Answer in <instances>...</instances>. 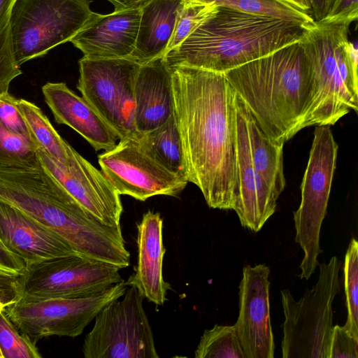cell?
Returning a JSON list of instances; mask_svg holds the SVG:
<instances>
[{
	"label": "cell",
	"instance_id": "obj_1",
	"mask_svg": "<svg viewBox=\"0 0 358 358\" xmlns=\"http://www.w3.org/2000/svg\"><path fill=\"white\" fill-rule=\"evenodd\" d=\"M171 69L187 181L199 187L210 208L233 210L238 190L236 93L222 73Z\"/></svg>",
	"mask_w": 358,
	"mask_h": 358
},
{
	"label": "cell",
	"instance_id": "obj_2",
	"mask_svg": "<svg viewBox=\"0 0 358 358\" xmlns=\"http://www.w3.org/2000/svg\"><path fill=\"white\" fill-rule=\"evenodd\" d=\"M0 201L63 238L78 255L124 268L129 265L121 226H107L77 205L42 167L0 168Z\"/></svg>",
	"mask_w": 358,
	"mask_h": 358
},
{
	"label": "cell",
	"instance_id": "obj_3",
	"mask_svg": "<svg viewBox=\"0 0 358 358\" xmlns=\"http://www.w3.org/2000/svg\"><path fill=\"white\" fill-rule=\"evenodd\" d=\"M224 75L272 142L284 145L308 127L312 82L300 41Z\"/></svg>",
	"mask_w": 358,
	"mask_h": 358
},
{
	"label": "cell",
	"instance_id": "obj_4",
	"mask_svg": "<svg viewBox=\"0 0 358 358\" xmlns=\"http://www.w3.org/2000/svg\"><path fill=\"white\" fill-rule=\"evenodd\" d=\"M306 26L219 6L164 57L170 68L186 66L224 73L301 41Z\"/></svg>",
	"mask_w": 358,
	"mask_h": 358
},
{
	"label": "cell",
	"instance_id": "obj_5",
	"mask_svg": "<svg viewBox=\"0 0 358 358\" xmlns=\"http://www.w3.org/2000/svg\"><path fill=\"white\" fill-rule=\"evenodd\" d=\"M350 24L314 22L301 43L312 82L308 127L332 126L358 109V48L348 38Z\"/></svg>",
	"mask_w": 358,
	"mask_h": 358
},
{
	"label": "cell",
	"instance_id": "obj_6",
	"mask_svg": "<svg viewBox=\"0 0 358 358\" xmlns=\"http://www.w3.org/2000/svg\"><path fill=\"white\" fill-rule=\"evenodd\" d=\"M341 262L334 256L319 264L317 282L296 300L288 289L281 291L285 321L283 358H329L333 330V301L340 291Z\"/></svg>",
	"mask_w": 358,
	"mask_h": 358
},
{
	"label": "cell",
	"instance_id": "obj_7",
	"mask_svg": "<svg viewBox=\"0 0 358 358\" xmlns=\"http://www.w3.org/2000/svg\"><path fill=\"white\" fill-rule=\"evenodd\" d=\"M90 0H16L10 24L19 66L71 40L99 13Z\"/></svg>",
	"mask_w": 358,
	"mask_h": 358
},
{
	"label": "cell",
	"instance_id": "obj_8",
	"mask_svg": "<svg viewBox=\"0 0 358 358\" xmlns=\"http://www.w3.org/2000/svg\"><path fill=\"white\" fill-rule=\"evenodd\" d=\"M338 145L330 126H315L309 158L301 184V202L293 213L295 241L303 258L301 279L308 280L319 266L320 230L327 213L336 168Z\"/></svg>",
	"mask_w": 358,
	"mask_h": 358
},
{
	"label": "cell",
	"instance_id": "obj_9",
	"mask_svg": "<svg viewBox=\"0 0 358 358\" xmlns=\"http://www.w3.org/2000/svg\"><path fill=\"white\" fill-rule=\"evenodd\" d=\"M128 285L125 280L87 293L43 299L21 298L4 311L31 341L52 336L76 337L109 303L119 299Z\"/></svg>",
	"mask_w": 358,
	"mask_h": 358
},
{
	"label": "cell",
	"instance_id": "obj_10",
	"mask_svg": "<svg viewBox=\"0 0 358 358\" xmlns=\"http://www.w3.org/2000/svg\"><path fill=\"white\" fill-rule=\"evenodd\" d=\"M136 286L107 304L84 338L85 358H158L154 335Z\"/></svg>",
	"mask_w": 358,
	"mask_h": 358
},
{
	"label": "cell",
	"instance_id": "obj_11",
	"mask_svg": "<svg viewBox=\"0 0 358 358\" xmlns=\"http://www.w3.org/2000/svg\"><path fill=\"white\" fill-rule=\"evenodd\" d=\"M77 89L120 140L136 138L134 87L140 64L130 57L78 62Z\"/></svg>",
	"mask_w": 358,
	"mask_h": 358
},
{
	"label": "cell",
	"instance_id": "obj_12",
	"mask_svg": "<svg viewBox=\"0 0 358 358\" xmlns=\"http://www.w3.org/2000/svg\"><path fill=\"white\" fill-rule=\"evenodd\" d=\"M117 267L78 254L25 267L22 298L43 299L75 296L124 280Z\"/></svg>",
	"mask_w": 358,
	"mask_h": 358
},
{
	"label": "cell",
	"instance_id": "obj_13",
	"mask_svg": "<svg viewBox=\"0 0 358 358\" xmlns=\"http://www.w3.org/2000/svg\"><path fill=\"white\" fill-rule=\"evenodd\" d=\"M101 172L120 195L144 201L157 195L176 196L187 181L149 156L135 138H124L98 156Z\"/></svg>",
	"mask_w": 358,
	"mask_h": 358
},
{
	"label": "cell",
	"instance_id": "obj_14",
	"mask_svg": "<svg viewBox=\"0 0 358 358\" xmlns=\"http://www.w3.org/2000/svg\"><path fill=\"white\" fill-rule=\"evenodd\" d=\"M36 154L42 167L85 212L107 226H121L120 194L101 171L73 148L67 166L40 149Z\"/></svg>",
	"mask_w": 358,
	"mask_h": 358
},
{
	"label": "cell",
	"instance_id": "obj_15",
	"mask_svg": "<svg viewBox=\"0 0 358 358\" xmlns=\"http://www.w3.org/2000/svg\"><path fill=\"white\" fill-rule=\"evenodd\" d=\"M270 268L264 264L245 266L239 285V314L234 324L245 358H273L270 317Z\"/></svg>",
	"mask_w": 358,
	"mask_h": 358
},
{
	"label": "cell",
	"instance_id": "obj_16",
	"mask_svg": "<svg viewBox=\"0 0 358 358\" xmlns=\"http://www.w3.org/2000/svg\"><path fill=\"white\" fill-rule=\"evenodd\" d=\"M237 182L233 207L241 225L259 231L275 212L278 199L254 166L247 124L248 108L236 94Z\"/></svg>",
	"mask_w": 358,
	"mask_h": 358
},
{
	"label": "cell",
	"instance_id": "obj_17",
	"mask_svg": "<svg viewBox=\"0 0 358 358\" xmlns=\"http://www.w3.org/2000/svg\"><path fill=\"white\" fill-rule=\"evenodd\" d=\"M0 238L10 254L24 267L76 254L57 234L1 201Z\"/></svg>",
	"mask_w": 358,
	"mask_h": 358
},
{
	"label": "cell",
	"instance_id": "obj_18",
	"mask_svg": "<svg viewBox=\"0 0 358 358\" xmlns=\"http://www.w3.org/2000/svg\"><path fill=\"white\" fill-rule=\"evenodd\" d=\"M141 7L99 13L70 42L88 59L129 57L136 45Z\"/></svg>",
	"mask_w": 358,
	"mask_h": 358
},
{
	"label": "cell",
	"instance_id": "obj_19",
	"mask_svg": "<svg viewBox=\"0 0 358 358\" xmlns=\"http://www.w3.org/2000/svg\"><path fill=\"white\" fill-rule=\"evenodd\" d=\"M44 101L57 124H65L83 137L96 150H108L119 139L115 131L83 96L65 83L48 82L43 85Z\"/></svg>",
	"mask_w": 358,
	"mask_h": 358
},
{
	"label": "cell",
	"instance_id": "obj_20",
	"mask_svg": "<svg viewBox=\"0 0 358 358\" xmlns=\"http://www.w3.org/2000/svg\"><path fill=\"white\" fill-rule=\"evenodd\" d=\"M134 122L140 134L165 123L173 113L172 71L164 56L140 66L134 87Z\"/></svg>",
	"mask_w": 358,
	"mask_h": 358
},
{
	"label": "cell",
	"instance_id": "obj_21",
	"mask_svg": "<svg viewBox=\"0 0 358 358\" xmlns=\"http://www.w3.org/2000/svg\"><path fill=\"white\" fill-rule=\"evenodd\" d=\"M163 220L159 213L148 210L138 224V259L135 272L127 281L134 285L143 298L157 306L166 301L170 289L163 277L162 264L166 248L162 239Z\"/></svg>",
	"mask_w": 358,
	"mask_h": 358
},
{
	"label": "cell",
	"instance_id": "obj_22",
	"mask_svg": "<svg viewBox=\"0 0 358 358\" xmlns=\"http://www.w3.org/2000/svg\"><path fill=\"white\" fill-rule=\"evenodd\" d=\"M185 0H148L141 15L134 50L129 57L140 65L164 56Z\"/></svg>",
	"mask_w": 358,
	"mask_h": 358
},
{
	"label": "cell",
	"instance_id": "obj_23",
	"mask_svg": "<svg viewBox=\"0 0 358 358\" xmlns=\"http://www.w3.org/2000/svg\"><path fill=\"white\" fill-rule=\"evenodd\" d=\"M247 124L252 163L277 199L286 182L283 169V145L272 142L248 109Z\"/></svg>",
	"mask_w": 358,
	"mask_h": 358
},
{
	"label": "cell",
	"instance_id": "obj_24",
	"mask_svg": "<svg viewBox=\"0 0 358 358\" xmlns=\"http://www.w3.org/2000/svg\"><path fill=\"white\" fill-rule=\"evenodd\" d=\"M135 139L149 156L187 181L182 144L173 113L165 123L140 134Z\"/></svg>",
	"mask_w": 358,
	"mask_h": 358
},
{
	"label": "cell",
	"instance_id": "obj_25",
	"mask_svg": "<svg viewBox=\"0 0 358 358\" xmlns=\"http://www.w3.org/2000/svg\"><path fill=\"white\" fill-rule=\"evenodd\" d=\"M17 104L38 149L60 163L69 165L72 147L57 133L41 109L23 99H17Z\"/></svg>",
	"mask_w": 358,
	"mask_h": 358
},
{
	"label": "cell",
	"instance_id": "obj_26",
	"mask_svg": "<svg viewBox=\"0 0 358 358\" xmlns=\"http://www.w3.org/2000/svg\"><path fill=\"white\" fill-rule=\"evenodd\" d=\"M196 358H245L234 325L206 329L194 352Z\"/></svg>",
	"mask_w": 358,
	"mask_h": 358
},
{
	"label": "cell",
	"instance_id": "obj_27",
	"mask_svg": "<svg viewBox=\"0 0 358 358\" xmlns=\"http://www.w3.org/2000/svg\"><path fill=\"white\" fill-rule=\"evenodd\" d=\"M244 13L272 17L306 26L314 20L307 13L285 6L275 0H203Z\"/></svg>",
	"mask_w": 358,
	"mask_h": 358
},
{
	"label": "cell",
	"instance_id": "obj_28",
	"mask_svg": "<svg viewBox=\"0 0 358 358\" xmlns=\"http://www.w3.org/2000/svg\"><path fill=\"white\" fill-rule=\"evenodd\" d=\"M37 150L31 136L15 134L0 122V168L34 166Z\"/></svg>",
	"mask_w": 358,
	"mask_h": 358
},
{
	"label": "cell",
	"instance_id": "obj_29",
	"mask_svg": "<svg viewBox=\"0 0 358 358\" xmlns=\"http://www.w3.org/2000/svg\"><path fill=\"white\" fill-rule=\"evenodd\" d=\"M218 8L219 6L212 1L185 0L166 52L180 44L196 28L213 16Z\"/></svg>",
	"mask_w": 358,
	"mask_h": 358
},
{
	"label": "cell",
	"instance_id": "obj_30",
	"mask_svg": "<svg viewBox=\"0 0 358 358\" xmlns=\"http://www.w3.org/2000/svg\"><path fill=\"white\" fill-rule=\"evenodd\" d=\"M344 288L348 317L344 327L358 338V243L352 238L345 255Z\"/></svg>",
	"mask_w": 358,
	"mask_h": 358
},
{
	"label": "cell",
	"instance_id": "obj_31",
	"mask_svg": "<svg viewBox=\"0 0 358 358\" xmlns=\"http://www.w3.org/2000/svg\"><path fill=\"white\" fill-rule=\"evenodd\" d=\"M36 344L17 329L4 310L0 313V350L3 358H41Z\"/></svg>",
	"mask_w": 358,
	"mask_h": 358
},
{
	"label": "cell",
	"instance_id": "obj_32",
	"mask_svg": "<svg viewBox=\"0 0 358 358\" xmlns=\"http://www.w3.org/2000/svg\"><path fill=\"white\" fill-rule=\"evenodd\" d=\"M13 50L10 20L0 30V95L8 92L10 84L22 73Z\"/></svg>",
	"mask_w": 358,
	"mask_h": 358
},
{
	"label": "cell",
	"instance_id": "obj_33",
	"mask_svg": "<svg viewBox=\"0 0 358 358\" xmlns=\"http://www.w3.org/2000/svg\"><path fill=\"white\" fill-rule=\"evenodd\" d=\"M24 269L0 259V301L6 306L22 296Z\"/></svg>",
	"mask_w": 358,
	"mask_h": 358
},
{
	"label": "cell",
	"instance_id": "obj_34",
	"mask_svg": "<svg viewBox=\"0 0 358 358\" xmlns=\"http://www.w3.org/2000/svg\"><path fill=\"white\" fill-rule=\"evenodd\" d=\"M17 101L9 92L0 95V122L15 134L31 136L18 108Z\"/></svg>",
	"mask_w": 358,
	"mask_h": 358
},
{
	"label": "cell",
	"instance_id": "obj_35",
	"mask_svg": "<svg viewBox=\"0 0 358 358\" xmlns=\"http://www.w3.org/2000/svg\"><path fill=\"white\" fill-rule=\"evenodd\" d=\"M358 338L354 337L344 326L334 325L329 358H357Z\"/></svg>",
	"mask_w": 358,
	"mask_h": 358
},
{
	"label": "cell",
	"instance_id": "obj_36",
	"mask_svg": "<svg viewBox=\"0 0 358 358\" xmlns=\"http://www.w3.org/2000/svg\"><path fill=\"white\" fill-rule=\"evenodd\" d=\"M358 17V0H334L322 21L351 24Z\"/></svg>",
	"mask_w": 358,
	"mask_h": 358
},
{
	"label": "cell",
	"instance_id": "obj_37",
	"mask_svg": "<svg viewBox=\"0 0 358 358\" xmlns=\"http://www.w3.org/2000/svg\"><path fill=\"white\" fill-rule=\"evenodd\" d=\"M308 1L314 21H322L326 15L327 0H308Z\"/></svg>",
	"mask_w": 358,
	"mask_h": 358
},
{
	"label": "cell",
	"instance_id": "obj_38",
	"mask_svg": "<svg viewBox=\"0 0 358 358\" xmlns=\"http://www.w3.org/2000/svg\"><path fill=\"white\" fill-rule=\"evenodd\" d=\"M285 6L308 14L311 17V8L308 0H275ZM313 18V17H312Z\"/></svg>",
	"mask_w": 358,
	"mask_h": 358
},
{
	"label": "cell",
	"instance_id": "obj_39",
	"mask_svg": "<svg viewBox=\"0 0 358 358\" xmlns=\"http://www.w3.org/2000/svg\"><path fill=\"white\" fill-rule=\"evenodd\" d=\"M115 7V11H120L141 7L148 0H108Z\"/></svg>",
	"mask_w": 358,
	"mask_h": 358
},
{
	"label": "cell",
	"instance_id": "obj_40",
	"mask_svg": "<svg viewBox=\"0 0 358 358\" xmlns=\"http://www.w3.org/2000/svg\"><path fill=\"white\" fill-rule=\"evenodd\" d=\"M16 0H0V30L10 20L11 10Z\"/></svg>",
	"mask_w": 358,
	"mask_h": 358
},
{
	"label": "cell",
	"instance_id": "obj_41",
	"mask_svg": "<svg viewBox=\"0 0 358 358\" xmlns=\"http://www.w3.org/2000/svg\"><path fill=\"white\" fill-rule=\"evenodd\" d=\"M1 254H3L5 255H6L7 257H8L10 258V259L11 260V262L17 266L18 267H21V268H24V266L23 265H22L21 264H20L10 254V252H8V250L6 249V248L4 246V245L3 244L1 238H0V259H3L1 258Z\"/></svg>",
	"mask_w": 358,
	"mask_h": 358
},
{
	"label": "cell",
	"instance_id": "obj_42",
	"mask_svg": "<svg viewBox=\"0 0 358 358\" xmlns=\"http://www.w3.org/2000/svg\"><path fill=\"white\" fill-rule=\"evenodd\" d=\"M6 307V306L0 301V313L2 310H3ZM0 358H3V356L1 353V350H0Z\"/></svg>",
	"mask_w": 358,
	"mask_h": 358
},
{
	"label": "cell",
	"instance_id": "obj_43",
	"mask_svg": "<svg viewBox=\"0 0 358 358\" xmlns=\"http://www.w3.org/2000/svg\"><path fill=\"white\" fill-rule=\"evenodd\" d=\"M333 1H334V0H327L326 15H327V12L329 11V8L331 6Z\"/></svg>",
	"mask_w": 358,
	"mask_h": 358
}]
</instances>
